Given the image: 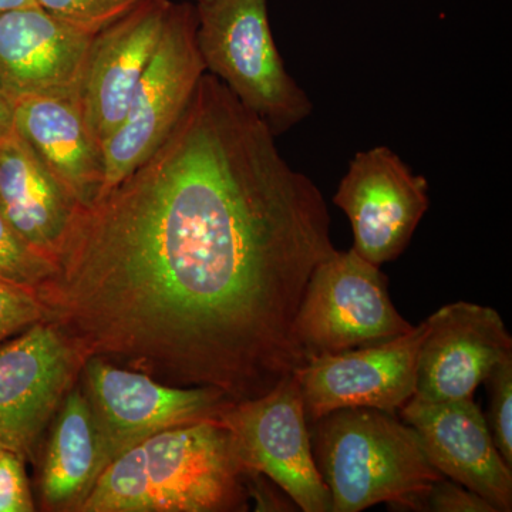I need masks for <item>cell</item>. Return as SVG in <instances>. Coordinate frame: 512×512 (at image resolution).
I'll return each instance as SVG.
<instances>
[{
    "mask_svg": "<svg viewBox=\"0 0 512 512\" xmlns=\"http://www.w3.org/2000/svg\"><path fill=\"white\" fill-rule=\"evenodd\" d=\"M335 251L318 185L205 73L157 150L77 208L33 293L80 359L121 357L235 404L308 362L295 319Z\"/></svg>",
    "mask_w": 512,
    "mask_h": 512,
    "instance_id": "cell-1",
    "label": "cell"
},
{
    "mask_svg": "<svg viewBox=\"0 0 512 512\" xmlns=\"http://www.w3.org/2000/svg\"><path fill=\"white\" fill-rule=\"evenodd\" d=\"M234 439L218 419L160 431L103 468L77 510L215 512L244 503Z\"/></svg>",
    "mask_w": 512,
    "mask_h": 512,
    "instance_id": "cell-2",
    "label": "cell"
},
{
    "mask_svg": "<svg viewBox=\"0 0 512 512\" xmlns=\"http://www.w3.org/2000/svg\"><path fill=\"white\" fill-rule=\"evenodd\" d=\"M311 426L313 456L332 512H360L382 503L394 511H417L430 485L444 478L419 434L396 414L340 409Z\"/></svg>",
    "mask_w": 512,
    "mask_h": 512,
    "instance_id": "cell-3",
    "label": "cell"
},
{
    "mask_svg": "<svg viewBox=\"0 0 512 512\" xmlns=\"http://www.w3.org/2000/svg\"><path fill=\"white\" fill-rule=\"evenodd\" d=\"M205 72L259 117L276 137L308 119V93L286 70L269 22L268 0L195 3Z\"/></svg>",
    "mask_w": 512,
    "mask_h": 512,
    "instance_id": "cell-4",
    "label": "cell"
},
{
    "mask_svg": "<svg viewBox=\"0 0 512 512\" xmlns=\"http://www.w3.org/2000/svg\"><path fill=\"white\" fill-rule=\"evenodd\" d=\"M205 73L197 45L195 5L173 3L163 39L131 97L126 116L101 147L104 178L99 198L163 143L183 116Z\"/></svg>",
    "mask_w": 512,
    "mask_h": 512,
    "instance_id": "cell-5",
    "label": "cell"
},
{
    "mask_svg": "<svg viewBox=\"0 0 512 512\" xmlns=\"http://www.w3.org/2000/svg\"><path fill=\"white\" fill-rule=\"evenodd\" d=\"M413 328L393 305L380 266L353 249H336L320 262L295 319L306 360L380 345Z\"/></svg>",
    "mask_w": 512,
    "mask_h": 512,
    "instance_id": "cell-6",
    "label": "cell"
},
{
    "mask_svg": "<svg viewBox=\"0 0 512 512\" xmlns=\"http://www.w3.org/2000/svg\"><path fill=\"white\" fill-rule=\"evenodd\" d=\"M218 420L231 433L248 471L268 477L298 510L332 512V498L313 456L311 424L295 373L264 396L231 404Z\"/></svg>",
    "mask_w": 512,
    "mask_h": 512,
    "instance_id": "cell-7",
    "label": "cell"
},
{
    "mask_svg": "<svg viewBox=\"0 0 512 512\" xmlns=\"http://www.w3.org/2000/svg\"><path fill=\"white\" fill-rule=\"evenodd\" d=\"M83 363L87 402L99 434L101 471L148 437L218 419L232 404L212 387L167 386L146 373L111 365L104 357H87Z\"/></svg>",
    "mask_w": 512,
    "mask_h": 512,
    "instance_id": "cell-8",
    "label": "cell"
},
{
    "mask_svg": "<svg viewBox=\"0 0 512 512\" xmlns=\"http://www.w3.org/2000/svg\"><path fill=\"white\" fill-rule=\"evenodd\" d=\"M333 202L352 225L353 251L382 266L403 254L429 211V181L377 146L355 154Z\"/></svg>",
    "mask_w": 512,
    "mask_h": 512,
    "instance_id": "cell-9",
    "label": "cell"
},
{
    "mask_svg": "<svg viewBox=\"0 0 512 512\" xmlns=\"http://www.w3.org/2000/svg\"><path fill=\"white\" fill-rule=\"evenodd\" d=\"M426 320L380 345L313 357L295 372L309 424L340 409L396 414L416 392L417 360Z\"/></svg>",
    "mask_w": 512,
    "mask_h": 512,
    "instance_id": "cell-10",
    "label": "cell"
},
{
    "mask_svg": "<svg viewBox=\"0 0 512 512\" xmlns=\"http://www.w3.org/2000/svg\"><path fill=\"white\" fill-rule=\"evenodd\" d=\"M82 359L45 320L0 345V447L25 460L70 392Z\"/></svg>",
    "mask_w": 512,
    "mask_h": 512,
    "instance_id": "cell-11",
    "label": "cell"
},
{
    "mask_svg": "<svg viewBox=\"0 0 512 512\" xmlns=\"http://www.w3.org/2000/svg\"><path fill=\"white\" fill-rule=\"evenodd\" d=\"M426 323L413 396L421 402L474 399L495 367L512 357L507 325L490 306L448 303Z\"/></svg>",
    "mask_w": 512,
    "mask_h": 512,
    "instance_id": "cell-12",
    "label": "cell"
},
{
    "mask_svg": "<svg viewBox=\"0 0 512 512\" xmlns=\"http://www.w3.org/2000/svg\"><path fill=\"white\" fill-rule=\"evenodd\" d=\"M171 6V0H143L93 37L77 100L100 150L126 116L131 97L163 39Z\"/></svg>",
    "mask_w": 512,
    "mask_h": 512,
    "instance_id": "cell-13",
    "label": "cell"
},
{
    "mask_svg": "<svg viewBox=\"0 0 512 512\" xmlns=\"http://www.w3.org/2000/svg\"><path fill=\"white\" fill-rule=\"evenodd\" d=\"M400 413L444 477L480 495L495 511H512V467L474 399L421 402L412 397Z\"/></svg>",
    "mask_w": 512,
    "mask_h": 512,
    "instance_id": "cell-14",
    "label": "cell"
},
{
    "mask_svg": "<svg viewBox=\"0 0 512 512\" xmlns=\"http://www.w3.org/2000/svg\"><path fill=\"white\" fill-rule=\"evenodd\" d=\"M93 37L37 5L3 13L0 90L13 104L30 97H77Z\"/></svg>",
    "mask_w": 512,
    "mask_h": 512,
    "instance_id": "cell-15",
    "label": "cell"
},
{
    "mask_svg": "<svg viewBox=\"0 0 512 512\" xmlns=\"http://www.w3.org/2000/svg\"><path fill=\"white\" fill-rule=\"evenodd\" d=\"M19 134L72 194L89 207L103 187V154L93 140L76 96L30 97L15 104Z\"/></svg>",
    "mask_w": 512,
    "mask_h": 512,
    "instance_id": "cell-16",
    "label": "cell"
},
{
    "mask_svg": "<svg viewBox=\"0 0 512 512\" xmlns=\"http://www.w3.org/2000/svg\"><path fill=\"white\" fill-rule=\"evenodd\" d=\"M77 208L18 133L0 141V214L30 247L55 259Z\"/></svg>",
    "mask_w": 512,
    "mask_h": 512,
    "instance_id": "cell-17",
    "label": "cell"
},
{
    "mask_svg": "<svg viewBox=\"0 0 512 512\" xmlns=\"http://www.w3.org/2000/svg\"><path fill=\"white\" fill-rule=\"evenodd\" d=\"M100 473V441L92 409L82 390H70L59 409L43 466V501L50 507H79Z\"/></svg>",
    "mask_w": 512,
    "mask_h": 512,
    "instance_id": "cell-18",
    "label": "cell"
},
{
    "mask_svg": "<svg viewBox=\"0 0 512 512\" xmlns=\"http://www.w3.org/2000/svg\"><path fill=\"white\" fill-rule=\"evenodd\" d=\"M53 271V259L30 247L0 214V284L33 291Z\"/></svg>",
    "mask_w": 512,
    "mask_h": 512,
    "instance_id": "cell-19",
    "label": "cell"
},
{
    "mask_svg": "<svg viewBox=\"0 0 512 512\" xmlns=\"http://www.w3.org/2000/svg\"><path fill=\"white\" fill-rule=\"evenodd\" d=\"M143 0H36L40 8L74 28L97 35Z\"/></svg>",
    "mask_w": 512,
    "mask_h": 512,
    "instance_id": "cell-20",
    "label": "cell"
},
{
    "mask_svg": "<svg viewBox=\"0 0 512 512\" xmlns=\"http://www.w3.org/2000/svg\"><path fill=\"white\" fill-rule=\"evenodd\" d=\"M490 390L488 427L501 456L512 467V357L495 367L485 380Z\"/></svg>",
    "mask_w": 512,
    "mask_h": 512,
    "instance_id": "cell-21",
    "label": "cell"
},
{
    "mask_svg": "<svg viewBox=\"0 0 512 512\" xmlns=\"http://www.w3.org/2000/svg\"><path fill=\"white\" fill-rule=\"evenodd\" d=\"M42 319V306L33 291L0 284V345Z\"/></svg>",
    "mask_w": 512,
    "mask_h": 512,
    "instance_id": "cell-22",
    "label": "cell"
},
{
    "mask_svg": "<svg viewBox=\"0 0 512 512\" xmlns=\"http://www.w3.org/2000/svg\"><path fill=\"white\" fill-rule=\"evenodd\" d=\"M417 511L497 512L483 497L446 477L430 485L421 497Z\"/></svg>",
    "mask_w": 512,
    "mask_h": 512,
    "instance_id": "cell-23",
    "label": "cell"
},
{
    "mask_svg": "<svg viewBox=\"0 0 512 512\" xmlns=\"http://www.w3.org/2000/svg\"><path fill=\"white\" fill-rule=\"evenodd\" d=\"M33 507L23 458L0 450V512H30Z\"/></svg>",
    "mask_w": 512,
    "mask_h": 512,
    "instance_id": "cell-24",
    "label": "cell"
},
{
    "mask_svg": "<svg viewBox=\"0 0 512 512\" xmlns=\"http://www.w3.org/2000/svg\"><path fill=\"white\" fill-rule=\"evenodd\" d=\"M15 133V104L0 90V141Z\"/></svg>",
    "mask_w": 512,
    "mask_h": 512,
    "instance_id": "cell-25",
    "label": "cell"
},
{
    "mask_svg": "<svg viewBox=\"0 0 512 512\" xmlns=\"http://www.w3.org/2000/svg\"><path fill=\"white\" fill-rule=\"evenodd\" d=\"M36 5V0H0V15L10 12V10L29 8V6Z\"/></svg>",
    "mask_w": 512,
    "mask_h": 512,
    "instance_id": "cell-26",
    "label": "cell"
},
{
    "mask_svg": "<svg viewBox=\"0 0 512 512\" xmlns=\"http://www.w3.org/2000/svg\"><path fill=\"white\" fill-rule=\"evenodd\" d=\"M190 2L201 3V2H208V0H190Z\"/></svg>",
    "mask_w": 512,
    "mask_h": 512,
    "instance_id": "cell-27",
    "label": "cell"
},
{
    "mask_svg": "<svg viewBox=\"0 0 512 512\" xmlns=\"http://www.w3.org/2000/svg\"><path fill=\"white\" fill-rule=\"evenodd\" d=\"M0 450H2V447H0Z\"/></svg>",
    "mask_w": 512,
    "mask_h": 512,
    "instance_id": "cell-28",
    "label": "cell"
}]
</instances>
